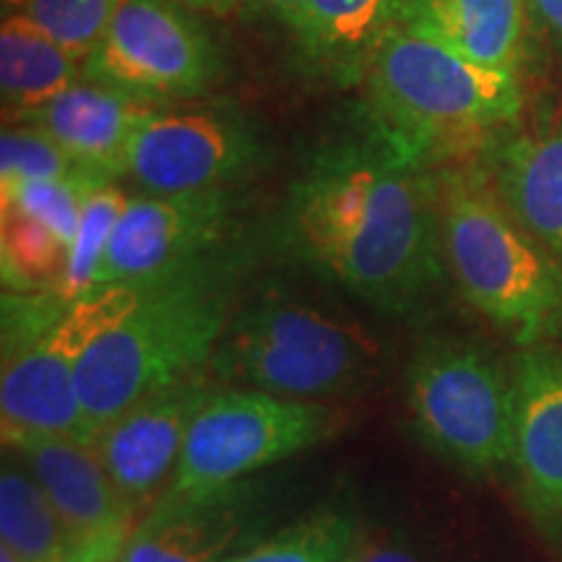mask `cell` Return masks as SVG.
Here are the masks:
<instances>
[{
    "label": "cell",
    "instance_id": "6da1fadb",
    "mask_svg": "<svg viewBox=\"0 0 562 562\" xmlns=\"http://www.w3.org/2000/svg\"><path fill=\"white\" fill-rule=\"evenodd\" d=\"M281 227L302 263L393 318L425 311L442 281L432 172L372 131L315 154Z\"/></svg>",
    "mask_w": 562,
    "mask_h": 562
},
{
    "label": "cell",
    "instance_id": "7a4b0ae2",
    "mask_svg": "<svg viewBox=\"0 0 562 562\" xmlns=\"http://www.w3.org/2000/svg\"><path fill=\"white\" fill-rule=\"evenodd\" d=\"M229 266L220 256L140 284L121 323L91 344L76 378L81 440L91 446L131 406L201 375L229 323Z\"/></svg>",
    "mask_w": 562,
    "mask_h": 562
},
{
    "label": "cell",
    "instance_id": "3957f363",
    "mask_svg": "<svg viewBox=\"0 0 562 562\" xmlns=\"http://www.w3.org/2000/svg\"><path fill=\"white\" fill-rule=\"evenodd\" d=\"M364 81L370 131L425 170L490 146L524 110L516 74L484 68L398 24L372 50Z\"/></svg>",
    "mask_w": 562,
    "mask_h": 562
},
{
    "label": "cell",
    "instance_id": "277c9868",
    "mask_svg": "<svg viewBox=\"0 0 562 562\" xmlns=\"http://www.w3.org/2000/svg\"><path fill=\"white\" fill-rule=\"evenodd\" d=\"M435 178L446 263L456 284L521 347H562V263L505 206L482 161Z\"/></svg>",
    "mask_w": 562,
    "mask_h": 562
},
{
    "label": "cell",
    "instance_id": "5b68a950",
    "mask_svg": "<svg viewBox=\"0 0 562 562\" xmlns=\"http://www.w3.org/2000/svg\"><path fill=\"white\" fill-rule=\"evenodd\" d=\"M368 357V344L347 323L271 294L229 318L211 360L224 381L292 402H318L360 383Z\"/></svg>",
    "mask_w": 562,
    "mask_h": 562
},
{
    "label": "cell",
    "instance_id": "8992f818",
    "mask_svg": "<svg viewBox=\"0 0 562 562\" xmlns=\"http://www.w3.org/2000/svg\"><path fill=\"white\" fill-rule=\"evenodd\" d=\"M406 404L419 438L467 474L513 461V375L476 341H422L406 368Z\"/></svg>",
    "mask_w": 562,
    "mask_h": 562
},
{
    "label": "cell",
    "instance_id": "52a82bcc",
    "mask_svg": "<svg viewBox=\"0 0 562 562\" xmlns=\"http://www.w3.org/2000/svg\"><path fill=\"white\" fill-rule=\"evenodd\" d=\"M328 430L331 412L315 402L252 389L211 391L161 495H203L245 482L271 463L313 448Z\"/></svg>",
    "mask_w": 562,
    "mask_h": 562
},
{
    "label": "cell",
    "instance_id": "ba28073f",
    "mask_svg": "<svg viewBox=\"0 0 562 562\" xmlns=\"http://www.w3.org/2000/svg\"><path fill=\"white\" fill-rule=\"evenodd\" d=\"M224 60L206 26L175 0H123L87 55L81 79L144 104L199 100L222 79Z\"/></svg>",
    "mask_w": 562,
    "mask_h": 562
},
{
    "label": "cell",
    "instance_id": "9c48e42d",
    "mask_svg": "<svg viewBox=\"0 0 562 562\" xmlns=\"http://www.w3.org/2000/svg\"><path fill=\"white\" fill-rule=\"evenodd\" d=\"M140 297V284H104L74 300L68 311L16 355L3 360L0 414L3 438L58 435L81 440L83 422L76 378L91 344Z\"/></svg>",
    "mask_w": 562,
    "mask_h": 562
},
{
    "label": "cell",
    "instance_id": "30bf717a",
    "mask_svg": "<svg viewBox=\"0 0 562 562\" xmlns=\"http://www.w3.org/2000/svg\"><path fill=\"white\" fill-rule=\"evenodd\" d=\"M266 161L258 125L229 104L151 110L131 140L125 175L146 195L229 191Z\"/></svg>",
    "mask_w": 562,
    "mask_h": 562
},
{
    "label": "cell",
    "instance_id": "8fae6325",
    "mask_svg": "<svg viewBox=\"0 0 562 562\" xmlns=\"http://www.w3.org/2000/svg\"><path fill=\"white\" fill-rule=\"evenodd\" d=\"M58 513L74 562H121L138 510L112 482L87 442L58 435H21L5 440Z\"/></svg>",
    "mask_w": 562,
    "mask_h": 562
},
{
    "label": "cell",
    "instance_id": "7c38bea8",
    "mask_svg": "<svg viewBox=\"0 0 562 562\" xmlns=\"http://www.w3.org/2000/svg\"><path fill=\"white\" fill-rule=\"evenodd\" d=\"M229 211V191L131 199L112 232L94 290L144 284L216 256Z\"/></svg>",
    "mask_w": 562,
    "mask_h": 562
},
{
    "label": "cell",
    "instance_id": "4fadbf2b",
    "mask_svg": "<svg viewBox=\"0 0 562 562\" xmlns=\"http://www.w3.org/2000/svg\"><path fill=\"white\" fill-rule=\"evenodd\" d=\"M211 391L203 375L186 378L131 406L91 442L140 518L170 487L188 430Z\"/></svg>",
    "mask_w": 562,
    "mask_h": 562
},
{
    "label": "cell",
    "instance_id": "5bb4252c",
    "mask_svg": "<svg viewBox=\"0 0 562 562\" xmlns=\"http://www.w3.org/2000/svg\"><path fill=\"white\" fill-rule=\"evenodd\" d=\"M261 524V497L245 482L203 495H161L121 562H227L248 550Z\"/></svg>",
    "mask_w": 562,
    "mask_h": 562
},
{
    "label": "cell",
    "instance_id": "9a60e30c",
    "mask_svg": "<svg viewBox=\"0 0 562 562\" xmlns=\"http://www.w3.org/2000/svg\"><path fill=\"white\" fill-rule=\"evenodd\" d=\"M513 469L550 531L562 526V349L524 347L513 360Z\"/></svg>",
    "mask_w": 562,
    "mask_h": 562
},
{
    "label": "cell",
    "instance_id": "2e32d148",
    "mask_svg": "<svg viewBox=\"0 0 562 562\" xmlns=\"http://www.w3.org/2000/svg\"><path fill=\"white\" fill-rule=\"evenodd\" d=\"M482 165L513 216L562 261V108L503 131Z\"/></svg>",
    "mask_w": 562,
    "mask_h": 562
},
{
    "label": "cell",
    "instance_id": "e0dca14e",
    "mask_svg": "<svg viewBox=\"0 0 562 562\" xmlns=\"http://www.w3.org/2000/svg\"><path fill=\"white\" fill-rule=\"evenodd\" d=\"M154 108L104 83L81 79L47 102L11 123L45 131L83 170L112 182L125 175L131 140Z\"/></svg>",
    "mask_w": 562,
    "mask_h": 562
},
{
    "label": "cell",
    "instance_id": "ac0fdd59",
    "mask_svg": "<svg viewBox=\"0 0 562 562\" xmlns=\"http://www.w3.org/2000/svg\"><path fill=\"white\" fill-rule=\"evenodd\" d=\"M302 60L318 70L362 74L383 34L396 26L404 0H269Z\"/></svg>",
    "mask_w": 562,
    "mask_h": 562
},
{
    "label": "cell",
    "instance_id": "d6986e66",
    "mask_svg": "<svg viewBox=\"0 0 562 562\" xmlns=\"http://www.w3.org/2000/svg\"><path fill=\"white\" fill-rule=\"evenodd\" d=\"M529 0H404L396 24L484 68L516 74L526 55Z\"/></svg>",
    "mask_w": 562,
    "mask_h": 562
},
{
    "label": "cell",
    "instance_id": "ffe728a7",
    "mask_svg": "<svg viewBox=\"0 0 562 562\" xmlns=\"http://www.w3.org/2000/svg\"><path fill=\"white\" fill-rule=\"evenodd\" d=\"M81 66L83 60L47 37L30 19L5 13L0 26V97L5 121H16L53 102L76 83Z\"/></svg>",
    "mask_w": 562,
    "mask_h": 562
},
{
    "label": "cell",
    "instance_id": "44dd1931",
    "mask_svg": "<svg viewBox=\"0 0 562 562\" xmlns=\"http://www.w3.org/2000/svg\"><path fill=\"white\" fill-rule=\"evenodd\" d=\"M0 537L21 562H74L58 513L21 459L0 474Z\"/></svg>",
    "mask_w": 562,
    "mask_h": 562
},
{
    "label": "cell",
    "instance_id": "7402d4cb",
    "mask_svg": "<svg viewBox=\"0 0 562 562\" xmlns=\"http://www.w3.org/2000/svg\"><path fill=\"white\" fill-rule=\"evenodd\" d=\"M70 248L16 203H3L0 261L5 292H60Z\"/></svg>",
    "mask_w": 562,
    "mask_h": 562
},
{
    "label": "cell",
    "instance_id": "603a6c76",
    "mask_svg": "<svg viewBox=\"0 0 562 562\" xmlns=\"http://www.w3.org/2000/svg\"><path fill=\"white\" fill-rule=\"evenodd\" d=\"M357 542L360 533L347 513L315 510L227 562H351Z\"/></svg>",
    "mask_w": 562,
    "mask_h": 562
},
{
    "label": "cell",
    "instance_id": "cb8c5ba5",
    "mask_svg": "<svg viewBox=\"0 0 562 562\" xmlns=\"http://www.w3.org/2000/svg\"><path fill=\"white\" fill-rule=\"evenodd\" d=\"M45 180H89L97 186H112L83 170L45 131L26 123L5 125L0 136V193L24 182Z\"/></svg>",
    "mask_w": 562,
    "mask_h": 562
},
{
    "label": "cell",
    "instance_id": "d4e9b609",
    "mask_svg": "<svg viewBox=\"0 0 562 562\" xmlns=\"http://www.w3.org/2000/svg\"><path fill=\"white\" fill-rule=\"evenodd\" d=\"M128 201L131 199H125V193L117 191L115 186H102L83 203L79 232H76L74 245H70L66 279H63L60 286V294L68 302L79 300L94 290L97 271H100L102 258L112 240V232L121 222Z\"/></svg>",
    "mask_w": 562,
    "mask_h": 562
},
{
    "label": "cell",
    "instance_id": "484cf974",
    "mask_svg": "<svg viewBox=\"0 0 562 562\" xmlns=\"http://www.w3.org/2000/svg\"><path fill=\"white\" fill-rule=\"evenodd\" d=\"M123 0H24L16 11L70 55L87 60L104 37Z\"/></svg>",
    "mask_w": 562,
    "mask_h": 562
},
{
    "label": "cell",
    "instance_id": "4316f807",
    "mask_svg": "<svg viewBox=\"0 0 562 562\" xmlns=\"http://www.w3.org/2000/svg\"><path fill=\"white\" fill-rule=\"evenodd\" d=\"M97 182L89 180H45V182H24V186L3 191V203H16L40 222H45L63 243L74 245L76 232H79L83 203L97 191Z\"/></svg>",
    "mask_w": 562,
    "mask_h": 562
},
{
    "label": "cell",
    "instance_id": "83f0119b",
    "mask_svg": "<svg viewBox=\"0 0 562 562\" xmlns=\"http://www.w3.org/2000/svg\"><path fill=\"white\" fill-rule=\"evenodd\" d=\"M351 562H425L417 558L409 547L404 542H396V539L385 537V533H378V537H370L368 542L360 539L355 550V560Z\"/></svg>",
    "mask_w": 562,
    "mask_h": 562
},
{
    "label": "cell",
    "instance_id": "f1b7e54d",
    "mask_svg": "<svg viewBox=\"0 0 562 562\" xmlns=\"http://www.w3.org/2000/svg\"><path fill=\"white\" fill-rule=\"evenodd\" d=\"M537 19L547 26V32L562 45V0H529Z\"/></svg>",
    "mask_w": 562,
    "mask_h": 562
},
{
    "label": "cell",
    "instance_id": "f546056e",
    "mask_svg": "<svg viewBox=\"0 0 562 562\" xmlns=\"http://www.w3.org/2000/svg\"><path fill=\"white\" fill-rule=\"evenodd\" d=\"M175 3L186 5L188 11H203V13H227L237 0H175Z\"/></svg>",
    "mask_w": 562,
    "mask_h": 562
},
{
    "label": "cell",
    "instance_id": "4dcf8cb0",
    "mask_svg": "<svg viewBox=\"0 0 562 562\" xmlns=\"http://www.w3.org/2000/svg\"><path fill=\"white\" fill-rule=\"evenodd\" d=\"M0 562H21V560L9 550V547H0Z\"/></svg>",
    "mask_w": 562,
    "mask_h": 562
},
{
    "label": "cell",
    "instance_id": "1f68e13d",
    "mask_svg": "<svg viewBox=\"0 0 562 562\" xmlns=\"http://www.w3.org/2000/svg\"><path fill=\"white\" fill-rule=\"evenodd\" d=\"M21 3H24V0H3V9H5V11H9V9L16 11Z\"/></svg>",
    "mask_w": 562,
    "mask_h": 562
}]
</instances>
